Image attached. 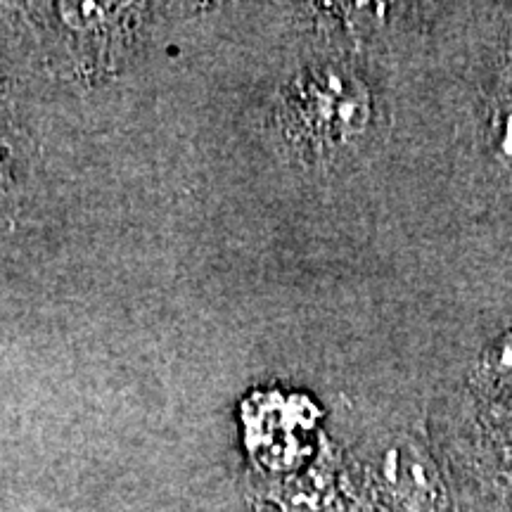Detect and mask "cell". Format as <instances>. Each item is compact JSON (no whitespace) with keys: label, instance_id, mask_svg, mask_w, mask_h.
Wrapping results in <instances>:
<instances>
[{"label":"cell","instance_id":"3","mask_svg":"<svg viewBox=\"0 0 512 512\" xmlns=\"http://www.w3.org/2000/svg\"><path fill=\"white\" fill-rule=\"evenodd\" d=\"M261 512H268V510H261Z\"/></svg>","mask_w":512,"mask_h":512},{"label":"cell","instance_id":"2","mask_svg":"<svg viewBox=\"0 0 512 512\" xmlns=\"http://www.w3.org/2000/svg\"><path fill=\"white\" fill-rule=\"evenodd\" d=\"M484 138L491 157L505 166H512V64H505L494 91L489 93Z\"/></svg>","mask_w":512,"mask_h":512},{"label":"cell","instance_id":"1","mask_svg":"<svg viewBox=\"0 0 512 512\" xmlns=\"http://www.w3.org/2000/svg\"><path fill=\"white\" fill-rule=\"evenodd\" d=\"M373 98L366 83L342 67L323 64L299 72L275 102V128L306 162H328L366 138Z\"/></svg>","mask_w":512,"mask_h":512}]
</instances>
